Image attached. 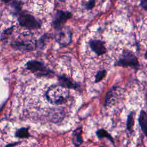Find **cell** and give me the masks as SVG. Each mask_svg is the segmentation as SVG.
<instances>
[{
  "label": "cell",
  "instance_id": "cell-1",
  "mask_svg": "<svg viewBox=\"0 0 147 147\" xmlns=\"http://www.w3.org/2000/svg\"><path fill=\"white\" fill-rule=\"evenodd\" d=\"M45 96L47 100L52 104H63L66 102L68 99V88L60 84L51 85L48 87Z\"/></svg>",
  "mask_w": 147,
  "mask_h": 147
},
{
  "label": "cell",
  "instance_id": "cell-2",
  "mask_svg": "<svg viewBox=\"0 0 147 147\" xmlns=\"http://www.w3.org/2000/svg\"><path fill=\"white\" fill-rule=\"evenodd\" d=\"M114 65L121 67H130L136 69H137L139 67L137 57L132 52L128 50L123 51Z\"/></svg>",
  "mask_w": 147,
  "mask_h": 147
},
{
  "label": "cell",
  "instance_id": "cell-3",
  "mask_svg": "<svg viewBox=\"0 0 147 147\" xmlns=\"http://www.w3.org/2000/svg\"><path fill=\"white\" fill-rule=\"evenodd\" d=\"M54 38L60 45L62 47L67 46L72 41V32L71 29L68 26H63L56 30Z\"/></svg>",
  "mask_w": 147,
  "mask_h": 147
},
{
  "label": "cell",
  "instance_id": "cell-4",
  "mask_svg": "<svg viewBox=\"0 0 147 147\" xmlns=\"http://www.w3.org/2000/svg\"><path fill=\"white\" fill-rule=\"evenodd\" d=\"M18 20L20 26L30 29H39L41 25L34 17L25 11L20 13Z\"/></svg>",
  "mask_w": 147,
  "mask_h": 147
},
{
  "label": "cell",
  "instance_id": "cell-5",
  "mask_svg": "<svg viewBox=\"0 0 147 147\" xmlns=\"http://www.w3.org/2000/svg\"><path fill=\"white\" fill-rule=\"evenodd\" d=\"M26 68L28 70L38 76H44L49 75L52 73L42 62L37 60H30L26 63Z\"/></svg>",
  "mask_w": 147,
  "mask_h": 147
},
{
  "label": "cell",
  "instance_id": "cell-6",
  "mask_svg": "<svg viewBox=\"0 0 147 147\" xmlns=\"http://www.w3.org/2000/svg\"><path fill=\"white\" fill-rule=\"evenodd\" d=\"M72 17V13L68 11L57 10L52 20V25L55 30L64 26V24Z\"/></svg>",
  "mask_w": 147,
  "mask_h": 147
},
{
  "label": "cell",
  "instance_id": "cell-7",
  "mask_svg": "<svg viewBox=\"0 0 147 147\" xmlns=\"http://www.w3.org/2000/svg\"><path fill=\"white\" fill-rule=\"evenodd\" d=\"M11 46L20 51L28 52L32 51L34 49H36V44H33L31 42H29L25 40H16L12 44Z\"/></svg>",
  "mask_w": 147,
  "mask_h": 147
},
{
  "label": "cell",
  "instance_id": "cell-8",
  "mask_svg": "<svg viewBox=\"0 0 147 147\" xmlns=\"http://www.w3.org/2000/svg\"><path fill=\"white\" fill-rule=\"evenodd\" d=\"M89 45L91 49L98 56L105 54L106 52V48L105 43L98 40H92L89 42Z\"/></svg>",
  "mask_w": 147,
  "mask_h": 147
},
{
  "label": "cell",
  "instance_id": "cell-9",
  "mask_svg": "<svg viewBox=\"0 0 147 147\" xmlns=\"http://www.w3.org/2000/svg\"><path fill=\"white\" fill-rule=\"evenodd\" d=\"M58 81L60 84L67 88L77 89L79 85L75 82L72 81L69 78L64 75H61L58 76Z\"/></svg>",
  "mask_w": 147,
  "mask_h": 147
},
{
  "label": "cell",
  "instance_id": "cell-10",
  "mask_svg": "<svg viewBox=\"0 0 147 147\" xmlns=\"http://www.w3.org/2000/svg\"><path fill=\"white\" fill-rule=\"evenodd\" d=\"M119 89H117L116 87H114L113 88L110 90L106 94L105 102V105L108 106L113 103L117 98L118 95L119 94Z\"/></svg>",
  "mask_w": 147,
  "mask_h": 147
},
{
  "label": "cell",
  "instance_id": "cell-11",
  "mask_svg": "<svg viewBox=\"0 0 147 147\" xmlns=\"http://www.w3.org/2000/svg\"><path fill=\"white\" fill-rule=\"evenodd\" d=\"M82 127H79L76 129L74 130L72 134V142L74 145L78 147L81 145L83 142L82 138Z\"/></svg>",
  "mask_w": 147,
  "mask_h": 147
},
{
  "label": "cell",
  "instance_id": "cell-12",
  "mask_svg": "<svg viewBox=\"0 0 147 147\" xmlns=\"http://www.w3.org/2000/svg\"><path fill=\"white\" fill-rule=\"evenodd\" d=\"M138 121L141 130L147 137V115L144 110L141 111Z\"/></svg>",
  "mask_w": 147,
  "mask_h": 147
},
{
  "label": "cell",
  "instance_id": "cell-13",
  "mask_svg": "<svg viewBox=\"0 0 147 147\" xmlns=\"http://www.w3.org/2000/svg\"><path fill=\"white\" fill-rule=\"evenodd\" d=\"M50 118L51 120L52 121L57 122L61 121L62 119V118L63 117V111L62 109H53L52 110L51 112H50Z\"/></svg>",
  "mask_w": 147,
  "mask_h": 147
},
{
  "label": "cell",
  "instance_id": "cell-14",
  "mask_svg": "<svg viewBox=\"0 0 147 147\" xmlns=\"http://www.w3.org/2000/svg\"><path fill=\"white\" fill-rule=\"evenodd\" d=\"M49 38V36L47 34H44L40 38L36 41V49H42L47 44Z\"/></svg>",
  "mask_w": 147,
  "mask_h": 147
},
{
  "label": "cell",
  "instance_id": "cell-15",
  "mask_svg": "<svg viewBox=\"0 0 147 147\" xmlns=\"http://www.w3.org/2000/svg\"><path fill=\"white\" fill-rule=\"evenodd\" d=\"M96 134L97 137L99 138H108L113 144H114V140L112 136L105 129H99L96 131Z\"/></svg>",
  "mask_w": 147,
  "mask_h": 147
},
{
  "label": "cell",
  "instance_id": "cell-16",
  "mask_svg": "<svg viewBox=\"0 0 147 147\" xmlns=\"http://www.w3.org/2000/svg\"><path fill=\"white\" fill-rule=\"evenodd\" d=\"M22 6V3L21 1H13L11 4L12 13L15 14H19L21 10Z\"/></svg>",
  "mask_w": 147,
  "mask_h": 147
},
{
  "label": "cell",
  "instance_id": "cell-17",
  "mask_svg": "<svg viewBox=\"0 0 147 147\" xmlns=\"http://www.w3.org/2000/svg\"><path fill=\"white\" fill-rule=\"evenodd\" d=\"M16 136L21 138H28L30 136V134L28 132V129L25 127H21L17 130L16 133Z\"/></svg>",
  "mask_w": 147,
  "mask_h": 147
},
{
  "label": "cell",
  "instance_id": "cell-18",
  "mask_svg": "<svg viewBox=\"0 0 147 147\" xmlns=\"http://www.w3.org/2000/svg\"><path fill=\"white\" fill-rule=\"evenodd\" d=\"M134 113L133 111H131L127 117L126 125L127 129L130 132H132L133 131V126L134 125Z\"/></svg>",
  "mask_w": 147,
  "mask_h": 147
},
{
  "label": "cell",
  "instance_id": "cell-19",
  "mask_svg": "<svg viewBox=\"0 0 147 147\" xmlns=\"http://www.w3.org/2000/svg\"><path fill=\"white\" fill-rule=\"evenodd\" d=\"M13 30H14V26H11L9 28L5 29L2 33L1 40H5L7 39L9 36H10Z\"/></svg>",
  "mask_w": 147,
  "mask_h": 147
},
{
  "label": "cell",
  "instance_id": "cell-20",
  "mask_svg": "<svg viewBox=\"0 0 147 147\" xmlns=\"http://www.w3.org/2000/svg\"><path fill=\"white\" fill-rule=\"evenodd\" d=\"M106 71L105 69L99 71L95 77V82L98 83L100 81H101L106 76Z\"/></svg>",
  "mask_w": 147,
  "mask_h": 147
},
{
  "label": "cell",
  "instance_id": "cell-21",
  "mask_svg": "<svg viewBox=\"0 0 147 147\" xmlns=\"http://www.w3.org/2000/svg\"><path fill=\"white\" fill-rule=\"evenodd\" d=\"M95 0H88V2H87L85 5V7L87 10H91L94 7L95 5Z\"/></svg>",
  "mask_w": 147,
  "mask_h": 147
},
{
  "label": "cell",
  "instance_id": "cell-22",
  "mask_svg": "<svg viewBox=\"0 0 147 147\" xmlns=\"http://www.w3.org/2000/svg\"><path fill=\"white\" fill-rule=\"evenodd\" d=\"M140 5L144 9L147 11V0H141Z\"/></svg>",
  "mask_w": 147,
  "mask_h": 147
},
{
  "label": "cell",
  "instance_id": "cell-23",
  "mask_svg": "<svg viewBox=\"0 0 147 147\" xmlns=\"http://www.w3.org/2000/svg\"><path fill=\"white\" fill-rule=\"evenodd\" d=\"M17 144H18V142H15V143H13V144H10L9 145H7L6 147H13V146H15L16 145H17Z\"/></svg>",
  "mask_w": 147,
  "mask_h": 147
},
{
  "label": "cell",
  "instance_id": "cell-24",
  "mask_svg": "<svg viewBox=\"0 0 147 147\" xmlns=\"http://www.w3.org/2000/svg\"><path fill=\"white\" fill-rule=\"evenodd\" d=\"M2 1L5 3H9V2H10L11 0H2Z\"/></svg>",
  "mask_w": 147,
  "mask_h": 147
},
{
  "label": "cell",
  "instance_id": "cell-25",
  "mask_svg": "<svg viewBox=\"0 0 147 147\" xmlns=\"http://www.w3.org/2000/svg\"><path fill=\"white\" fill-rule=\"evenodd\" d=\"M145 96H146V106H147V91H146V95H145Z\"/></svg>",
  "mask_w": 147,
  "mask_h": 147
},
{
  "label": "cell",
  "instance_id": "cell-26",
  "mask_svg": "<svg viewBox=\"0 0 147 147\" xmlns=\"http://www.w3.org/2000/svg\"><path fill=\"white\" fill-rule=\"evenodd\" d=\"M145 57L146 59H147V51L146 52V53H145Z\"/></svg>",
  "mask_w": 147,
  "mask_h": 147
},
{
  "label": "cell",
  "instance_id": "cell-27",
  "mask_svg": "<svg viewBox=\"0 0 147 147\" xmlns=\"http://www.w3.org/2000/svg\"><path fill=\"white\" fill-rule=\"evenodd\" d=\"M100 147H104V146H100Z\"/></svg>",
  "mask_w": 147,
  "mask_h": 147
}]
</instances>
